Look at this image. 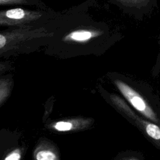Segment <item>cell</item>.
I'll list each match as a JSON object with an SVG mask.
<instances>
[{
	"label": "cell",
	"mask_w": 160,
	"mask_h": 160,
	"mask_svg": "<svg viewBox=\"0 0 160 160\" xmlns=\"http://www.w3.org/2000/svg\"><path fill=\"white\" fill-rule=\"evenodd\" d=\"M114 82L124 99L134 109L146 119L160 126V119L158 114L136 90L121 80L116 79Z\"/></svg>",
	"instance_id": "cell-4"
},
{
	"label": "cell",
	"mask_w": 160,
	"mask_h": 160,
	"mask_svg": "<svg viewBox=\"0 0 160 160\" xmlns=\"http://www.w3.org/2000/svg\"><path fill=\"white\" fill-rule=\"evenodd\" d=\"M46 18L45 12L21 8L0 10V26L8 28L38 26L37 23Z\"/></svg>",
	"instance_id": "cell-3"
},
{
	"label": "cell",
	"mask_w": 160,
	"mask_h": 160,
	"mask_svg": "<svg viewBox=\"0 0 160 160\" xmlns=\"http://www.w3.org/2000/svg\"><path fill=\"white\" fill-rule=\"evenodd\" d=\"M124 12L132 14L148 12L160 0H109Z\"/></svg>",
	"instance_id": "cell-6"
},
{
	"label": "cell",
	"mask_w": 160,
	"mask_h": 160,
	"mask_svg": "<svg viewBox=\"0 0 160 160\" xmlns=\"http://www.w3.org/2000/svg\"><path fill=\"white\" fill-rule=\"evenodd\" d=\"M94 122V119L91 118L73 116L50 121L45 124V127L52 132L70 133L87 130L93 125Z\"/></svg>",
	"instance_id": "cell-5"
},
{
	"label": "cell",
	"mask_w": 160,
	"mask_h": 160,
	"mask_svg": "<svg viewBox=\"0 0 160 160\" xmlns=\"http://www.w3.org/2000/svg\"><path fill=\"white\" fill-rule=\"evenodd\" d=\"M103 33L102 30L94 27L78 28L65 34L62 41L70 44H84L101 36Z\"/></svg>",
	"instance_id": "cell-7"
},
{
	"label": "cell",
	"mask_w": 160,
	"mask_h": 160,
	"mask_svg": "<svg viewBox=\"0 0 160 160\" xmlns=\"http://www.w3.org/2000/svg\"><path fill=\"white\" fill-rule=\"evenodd\" d=\"M112 104L154 146L160 149V126L157 124L139 116L122 98L115 94H110Z\"/></svg>",
	"instance_id": "cell-2"
},
{
	"label": "cell",
	"mask_w": 160,
	"mask_h": 160,
	"mask_svg": "<svg viewBox=\"0 0 160 160\" xmlns=\"http://www.w3.org/2000/svg\"><path fill=\"white\" fill-rule=\"evenodd\" d=\"M54 36L43 26L9 28L0 31V58L6 59L37 51Z\"/></svg>",
	"instance_id": "cell-1"
},
{
	"label": "cell",
	"mask_w": 160,
	"mask_h": 160,
	"mask_svg": "<svg viewBox=\"0 0 160 160\" xmlns=\"http://www.w3.org/2000/svg\"><path fill=\"white\" fill-rule=\"evenodd\" d=\"M28 0H0V5L27 4Z\"/></svg>",
	"instance_id": "cell-11"
},
{
	"label": "cell",
	"mask_w": 160,
	"mask_h": 160,
	"mask_svg": "<svg viewBox=\"0 0 160 160\" xmlns=\"http://www.w3.org/2000/svg\"><path fill=\"white\" fill-rule=\"evenodd\" d=\"M60 156L57 145L46 138L38 141L32 152L33 158L36 160H59Z\"/></svg>",
	"instance_id": "cell-8"
},
{
	"label": "cell",
	"mask_w": 160,
	"mask_h": 160,
	"mask_svg": "<svg viewBox=\"0 0 160 160\" xmlns=\"http://www.w3.org/2000/svg\"><path fill=\"white\" fill-rule=\"evenodd\" d=\"M14 85V76L11 73L0 75V107L9 98Z\"/></svg>",
	"instance_id": "cell-9"
},
{
	"label": "cell",
	"mask_w": 160,
	"mask_h": 160,
	"mask_svg": "<svg viewBox=\"0 0 160 160\" xmlns=\"http://www.w3.org/2000/svg\"><path fill=\"white\" fill-rule=\"evenodd\" d=\"M14 68L15 66L12 61L7 60L0 61V75L13 71Z\"/></svg>",
	"instance_id": "cell-10"
}]
</instances>
